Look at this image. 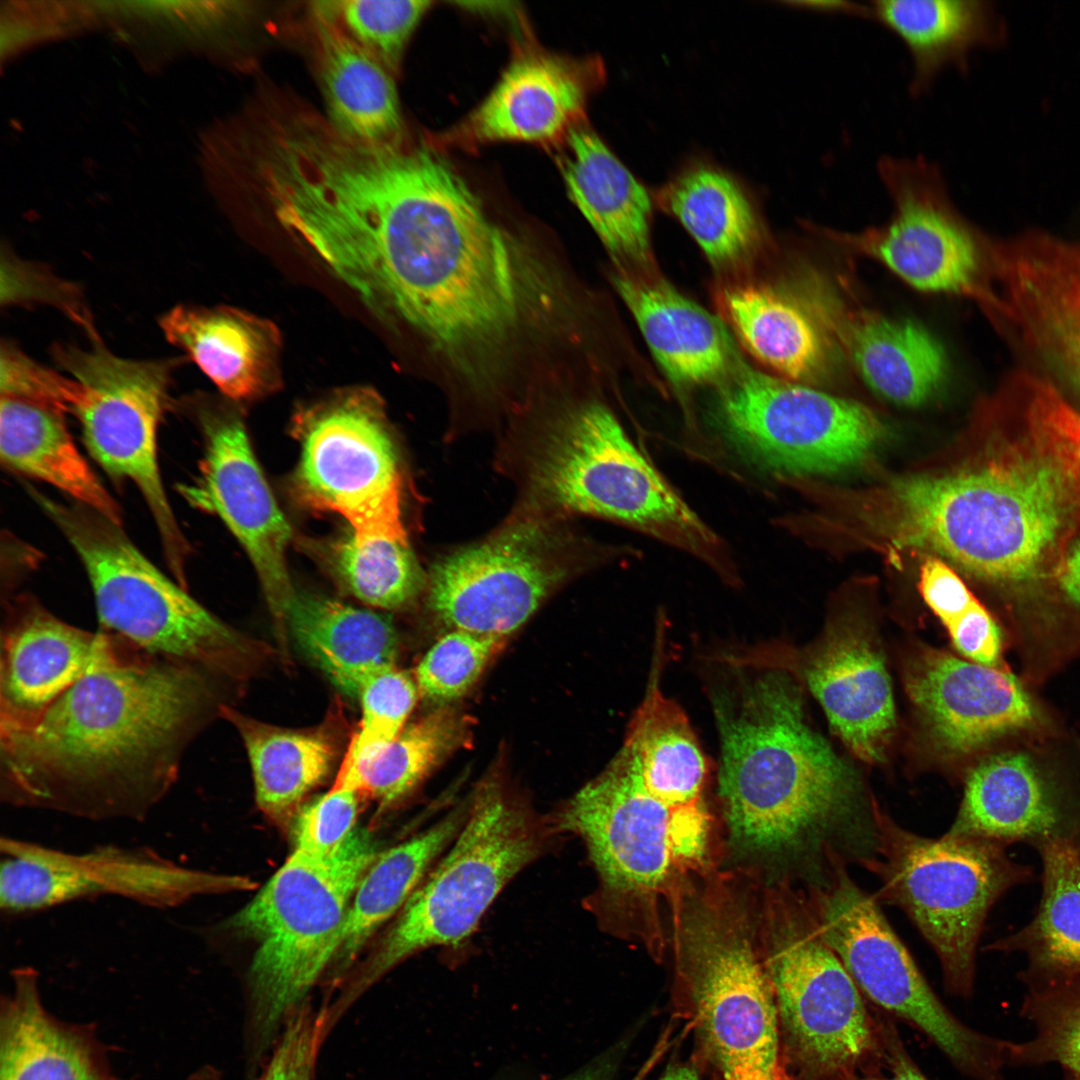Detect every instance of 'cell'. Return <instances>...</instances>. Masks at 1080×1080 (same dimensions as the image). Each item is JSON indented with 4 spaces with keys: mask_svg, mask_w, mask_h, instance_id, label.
<instances>
[{
    "mask_svg": "<svg viewBox=\"0 0 1080 1080\" xmlns=\"http://www.w3.org/2000/svg\"><path fill=\"white\" fill-rule=\"evenodd\" d=\"M418 695L416 681L396 666L368 679L358 697L360 725L351 736L338 772L352 770L379 756L406 726Z\"/></svg>",
    "mask_w": 1080,
    "mask_h": 1080,
    "instance_id": "46",
    "label": "cell"
},
{
    "mask_svg": "<svg viewBox=\"0 0 1080 1080\" xmlns=\"http://www.w3.org/2000/svg\"><path fill=\"white\" fill-rule=\"evenodd\" d=\"M56 362L85 385L87 398L75 412L84 443L111 477L129 480L156 525L167 565L187 588L189 544L169 502L157 452V432L178 359L137 361L115 356L101 340L90 349L55 344Z\"/></svg>",
    "mask_w": 1080,
    "mask_h": 1080,
    "instance_id": "17",
    "label": "cell"
},
{
    "mask_svg": "<svg viewBox=\"0 0 1080 1080\" xmlns=\"http://www.w3.org/2000/svg\"><path fill=\"white\" fill-rule=\"evenodd\" d=\"M0 392L1 397L41 405L63 414H75L87 398L84 384L42 366L8 341L1 344Z\"/></svg>",
    "mask_w": 1080,
    "mask_h": 1080,
    "instance_id": "49",
    "label": "cell"
},
{
    "mask_svg": "<svg viewBox=\"0 0 1080 1080\" xmlns=\"http://www.w3.org/2000/svg\"><path fill=\"white\" fill-rule=\"evenodd\" d=\"M715 659L728 666L791 673L806 683L833 731L856 757L868 763L884 760L895 732V705L883 654L864 623L839 621L803 651L759 643L719 652Z\"/></svg>",
    "mask_w": 1080,
    "mask_h": 1080,
    "instance_id": "20",
    "label": "cell"
},
{
    "mask_svg": "<svg viewBox=\"0 0 1080 1080\" xmlns=\"http://www.w3.org/2000/svg\"><path fill=\"white\" fill-rule=\"evenodd\" d=\"M122 644L61 620L31 595L14 598L1 629L0 730L33 722Z\"/></svg>",
    "mask_w": 1080,
    "mask_h": 1080,
    "instance_id": "26",
    "label": "cell"
},
{
    "mask_svg": "<svg viewBox=\"0 0 1080 1080\" xmlns=\"http://www.w3.org/2000/svg\"><path fill=\"white\" fill-rule=\"evenodd\" d=\"M204 453L196 484L183 489L195 506L215 512L247 552L285 648L289 604L295 595L285 552L291 528L279 510L253 454L241 418L210 398L191 399Z\"/></svg>",
    "mask_w": 1080,
    "mask_h": 1080,
    "instance_id": "21",
    "label": "cell"
},
{
    "mask_svg": "<svg viewBox=\"0 0 1080 1080\" xmlns=\"http://www.w3.org/2000/svg\"><path fill=\"white\" fill-rule=\"evenodd\" d=\"M1066 1080H1080V1075L1069 1073L1068 1078Z\"/></svg>",
    "mask_w": 1080,
    "mask_h": 1080,
    "instance_id": "58",
    "label": "cell"
},
{
    "mask_svg": "<svg viewBox=\"0 0 1080 1080\" xmlns=\"http://www.w3.org/2000/svg\"><path fill=\"white\" fill-rule=\"evenodd\" d=\"M502 639L450 630L426 652L416 669L419 694L448 706L474 685Z\"/></svg>",
    "mask_w": 1080,
    "mask_h": 1080,
    "instance_id": "48",
    "label": "cell"
},
{
    "mask_svg": "<svg viewBox=\"0 0 1080 1080\" xmlns=\"http://www.w3.org/2000/svg\"><path fill=\"white\" fill-rule=\"evenodd\" d=\"M549 818L560 835L583 841L599 882L585 905L610 929L632 907L654 912L680 874L705 863L707 809L678 810L655 797L624 744Z\"/></svg>",
    "mask_w": 1080,
    "mask_h": 1080,
    "instance_id": "10",
    "label": "cell"
},
{
    "mask_svg": "<svg viewBox=\"0 0 1080 1080\" xmlns=\"http://www.w3.org/2000/svg\"><path fill=\"white\" fill-rule=\"evenodd\" d=\"M499 465L519 490L513 514H590L689 548L714 542L711 531L599 402L564 403L525 415L502 440Z\"/></svg>",
    "mask_w": 1080,
    "mask_h": 1080,
    "instance_id": "5",
    "label": "cell"
},
{
    "mask_svg": "<svg viewBox=\"0 0 1080 1080\" xmlns=\"http://www.w3.org/2000/svg\"><path fill=\"white\" fill-rule=\"evenodd\" d=\"M716 424L737 452L771 472L826 475L862 463L886 435L865 405L747 367L729 375Z\"/></svg>",
    "mask_w": 1080,
    "mask_h": 1080,
    "instance_id": "16",
    "label": "cell"
},
{
    "mask_svg": "<svg viewBox=\"0 0 1080 1080\" xmlns=\"http://www.w3.org/2000/svg\"><path fill=\"white\" fill-rule=\"evenodd\" d=\"M219 715L243 740L258 807L279 823L291 821L304 797L330 774L347 730L336 705L321 723L301 729L255 720L225 703Z\"/></svg>",
    "mask_w": 1080,
    "mask_h": 1080,
    "instance_id": "32",
    "label": "cell"
},
{
    "mask_svg": "<svg viewBox=\"0 0 1080 1080\" xmlns=\"http://www.w3.org/2000/svg\"><path fill=\"white\" fill-rule=\"evenodd\" d=\"M216 678L123 643L33 722L0 730L1 801L91 821H144L219 710Z\"/></svg>",
    "mask_w": 1080,
    "mask_h": 1080,
    "instance_id": "2",
    "label": "cell"
},
{
    "mask_svg": "<svg viewBox=\"0 0 1080 1080\" xmlns=\"http://www.w3.org/2000/svg\"><path fill=\"white\" fill-rule=\"evenodd\" d=\"M780 1080H796V1079H794V1078H793L792 1076H790L789 1074H787V1073H786V1072L784 1071V1073L782 1074V1076H781Z\"/></svg>",
    "mask_w": 1080,
    "mask_h": 1080,
    "instance_id": "57",
    "label": "cell"
},
{
    "mask_svg": "<svg viewBox=\"0 0 1080 1080\" xmlns=\"http://www.w3.org/2000/svg\"><path fill=\"white\" fill-rule=\"evenodd\" d=\"M866 18L892 32L911 60L909 91L920 96L944 70L961 68L969 53L993 38L984 2L967 0H876Z\"/></svg>",
    "mask_w": 1080,
    "mask_h": 1080,
    "instance_id": "40",
    "label": "cell"
},
{
    "mask_svg": "<svg viewBox=\"0 0 1080 1080\" xmlns=\"http://www.w3.org/2000/svg\"><path fill=\"white\" fill-rule=\"evenodd\" d=\"M64 415L41 405L1 397L2 465L57 488L74 502L121 525L119 503L80 453Z\"/></svg>",
    "mask_w": 1080,
    "mask_h": 1080,
    "instance_id": "36",
    "label": "cell"
},
{
    "mask_svg": "<svg viewBox=\"0 0 1080 1080\" xmlns=\"http://www.w3.org/2000/svg\"><path fill=\"white\" fill-rule=\"evenodd\" d=\"M903 681L929 740L950 757L971 754L1010 733L1030 728L1036 707L1004 668L968 661L920 645L907 657Z\"/></svg>",
    "mask_w": 1080,
    "mask_h": 1080,
    "instance_id": "23",
    "label": "cell"
},
{
    "mask_svg": "<svg viewBox=\"0 0 1080 1080\" xmlns=\"http://www.w3.org/2000/svg\"><path fill=\"white\" fill-rule=\"evenodd\" d=\"M160 325L231 400H255L279 389L281 337L271 321L228 306L180 305Z\"/></svg>",
    "mask_w": 1080,
    "mask_h": 1080,
    "instance_id": "29",
    "label": "cell"
},
{
    "mask_svg": "<svg viewBox=\"0 0 1080 1080\" xmlns=\"http://www.w3.org/2000/svg\"><path fill=\"white\" fill-rule=\"evenodd\" d=\"M877 170L893 203L889 221L856 233L823 229L824 235L877 260L918 290L987 303L977 246L938 166L922 156H885Z\"/></svg>",
    "mask_w": 1080,
    "mask_h": 1080,
    "instance_id": "19",
    "label": "cell"
},
{
    "mask_svg": "<svg viewBox=\"0 0 1080 1080\" xmlns=\"http://www.w3.org/2000/svg\"><path fill=\"white\" fill-rule=\"evenodd\" d=\"M919 590L962 656L989 663L1000 655L1002 634L998 624L941 558L926 557L920 568Z\"/></svg>",
    "mask_w": 1080,
    "mask_h": 1080,
    "instance_id": "45",
    "label": "cell"
},
{
    "mask_svg": "<svg viewBox=\"0 0 1080 1080\" xmlns=\"http://www.w3.org/2000/svg\"><path fill=\"white\" fill-rule=\"evenodd\" d=\"M338 26L392 74L406 45L432 5L426 0L320 1Z\"/></svg>",
    "mask_w": 1080,
    "mask_h": 1080,
    "instance_id": "47",
    "label": "cell"
},
{
    "mask_svg": "<svg viewBox=\"0 0 1080 1080\" xmlns=\"http://www.w3.org/2000/svg\"><path fill=\"white\" fill-rule=\"evenodd\" d=\"M468 736L465 716L450 706L437 709L405 726L375 759L338 772L333 786L372 798L385 811L400 803Z\"/></svg>",
    "mask_w": 1080,
    "mask_h": 1080,
    "instance_id": "42",
    "label": "cell"
},
{
    "mask_svg": "<svg viewBox=\"0 0 1080 1080\" xmlns=\"http://www.w3.org/2000/svg\"><path fill=\"white\" fill-rule=\"evenodd\" d=\"M991 307L1025 346L1080 394V242L1032 233L991 253Z\"/></svg>",
    "mask_w": 1080,
    "mask_h": 1080,
    "instance_id": "22",
    "label": "cell"
},
{
    "mask_svg": "<svg viewBox=\"0 0 1080 1080\" xmlns=\"http://www.w3.org/2000/svg\"><path fill=\"white\" fill-rule=\"evenodd\" d=\"M947 834L1037 851L1064 845L1080 851V803L1070 799L1029 755H991L968 773L957 816Z\"/></svg>",
    "mask_w": 1080,
    "mask_h": 1080,
    "instance_id": "27",
    "label": "cell"
},
{
    "mask_svg": "<svg viewBox=\"0 0 1080 1080\" xmlns=\"http://www.w3.org/2000/svg\"><path fill=\"white\" fill-rule=\"evenodd\" d=\"M539 264L430 150L372 214L343 282L385 324L414 335L456 378L490 397L553 296Z\"/></svg>",
    "mask_w": 1080,
    "mask_h": 1080,
    "instance_id": "1",
    "label": "cell"
},
{
    "mask_svg": "<svg viewBox=\"0 0 1080 1080\" xmlns=\"http://www.w3.org/2000/svg\"><path fill=\"white\" fill-rule=\"evenodd\" d=\"M675 1009L708 1080H780L776 997L743 911L717 892L673 902Z\"/></svg>",
    "mask_w": 1080,
    "mask_h": 1080,
    "instance_id": "6",
    "label": "cell"
},
{
    "mask_svg": "<svg viewBox=\"0 0 1080 1080\" xmlns=\"http://www.w3.org/2000/svg\"><path fill=\"white\" fill-rule=\"evenodd\" d=\"M658 1080H708L697 1063L690 1057L687 1060L675 1058L670 1061Z\"/></svg>",
    "mask_w": 1080,
    "mask_h": 1080,
    "instance_id": "55",
    "label": "cell"
},
{
    "mask_svg": "<svg viewBox=\"0 0 1080 1080\" xmlns=\"http://www.w3.org/2000/svg\"><path fill=\"white\" fill-rule=\"evenodd\" d=\"M10 976L0 1001V1080H120L94 1024L66 1022L45 1007L35 968Z\"/></svg>",
    "mask_w": 1080,
    "mask_h": 1080,
    "instance_id": "28",
    "label": "cell"
},
{
    "mask_svg": "<svg viewBox=\"0 0 1080 1080\" xmlns=\"http://www.w3.org/2000/svg\"><path fill=\"white\" fill-rule=\"evenodd\" d=\"M28 493L78 555L90 581L99 630L146 654L240 677L250 642L161 572L118 525L74 502Z\"/></svg>",
    "mask_w": 1080,
    "mask_h": 1080,
    "instance_id": "9",
    "label": "cell"
},
{
    "mask_svg": "<svg viewBox=\"0 0 1080 1080\" xmlns=\"http://www.w3.org/2000/svg\"><path fill=\"white\" fill-rule=\"evenodd\" d=\"M883 1032L886 1049L884 1064H887L889 1074H857L844 1080H928L906 1052L894 1027L883 1023Z\"/></svg>",
    "mask_w": 1080,
    "mask_h": 1080,
    "instance_id": "52",
    "label": "cell"
},
{
    "mask_svg": "<svg viewBox=\"0 0 1080 1080\" xmlns=\"http://www.w3.org/2000/svg\"><path fill=\"white\" fill-rule=\"evenodd\" d=\"M1057 581L1064 595L1080 607V536L1061 560Z\"/></svg>",
    "mask_w": 1080,
    "mask_h": 1080,
    "instance_id": "54",
    "label": "cell"
},
{
    "mask_svg": "<svg viewBox=\"0 0 1080 1080\" xmlns=\"http://www.w3.org/2000/svg\"><path fill=\"white\" fill-rule=\"evenodd\" d=\"M185 1080H221L219 1072L211 1066H204L190 1074Z\"/></svg>",
    "mask_w": 1080,
    "mask_h": 1080,
    "instance_id": "56",
    "label": "cell"
},
{
    "mask_svg": "<svg viewBox=\"0 0 1080 1080\" xmlns=\"http://www.w3.org/2000/svg\"><path fill=\"white\" fill-rule=\"evenodd\" d=\"M292 433L301 446L290 478L298 504L341 515L358 539L408 541L403 465L374 390L345 388L300 408Z\"/></svg>",
    "mask_w": 1080,
    "mask_h": 1080,
    "instance_id": "15",
    "label": "cell"
},
{
    "mask_svg": "<svg viewBox=\"0 0 1080 1080\" xmlns=\"http://www.w3.org/2000/svg\"><path fill=\"white\" fill-rule=\"evenodd\" d=\"M731 667L711 692L720 738L719 794L730 832L760 851L808 845L828 859L854 827L858 782L809 725L798 679L776 668Z\"/></svg>",
    "mask_w": 1080,
    "mask_h": 1080,
    "instance_id": "4",
    "label": "cell"
},
{
    "mask_svg": "<svg viewBox=\"0 0 1080 1080\" xmlns=\"http://www.w3.org/2000/svg\"><path fill=\"white\" fill-rule=\"evenodd\" d=\"M614 283L671 381L695 385L731 373L733 347L719 319L663 280L621 272Z\"/></svg>",
    "mask_w": 1080,
    "mask_h": 1080,
    "instance_id": "31",
    "label": "cell"
},
{
    "mask_svg": "<svg viewBox=\"0 0 1080 1080\" xmlns=\"http://www.w3.org/2000/svg\"><path fill=\"white\" fill-rule=\"evenodd\" d=\"M469 811V798L411 838L380 853L362 877L333 960L345 970L375 930L400 911L452 844Z\"/></svg>",
    "mask_w": 1080,
    "mask_h": 1080,
    "instance_id": "39",
    "label": "cell"
},
{
    "mask_svg": "<svg viewBox=\"0 0 1080 1080\" xmlns=\"http://www.w3.org/2000/svg\"><path fill=\"white\" fill-rule=\"evenodd\" d=\"M627 1039L609 1047L589 1063L560 1080H614L627 1050Z\"/></svg>",
    "mask_w": 1080,
    "mask_h": 1080,
    "instance_id": "53",
    "label": "cell"
},
{
    "mask_svg": "<svg viewBox=\"0 0 1080 1080\" xmlns=\"http://www.w3.org/2000/svg\"><path fill=\"white\" fill-rule=\"evenodd\" d=\"M873 821L875 854L861 861L933 947L946 989L969 996L987 914L1005 892L1033 879V869L1013 861L1006 847L994 842L947 833L926 838L878 809Z\"/></svg>",
    "mask_w": 1080,
    "mask_h": 1080,
    "instance_id": "12",
    "label": "cell"
},
{
    "mask_svg": "<svg viewBox=\"0 0 1080 1080\" xmlns=\"http://www.w3.org/2000/svg\"><path fill=\"white\" fill-rule=\"evenodd\" d=\"M604 79L599 57L574 59L519 47L485 100L436 142L472 148L498 141H563L584 122L588 99Z\"/></svg>",
    "mask_w": 1080,
    "mask_h": 1080,
    "instance_id": "24",
    "label": "cell"
},
{
    "mask_svg": "<svg viewBox=\"0 0 1080 1080\" xmlns=\"http://www.w3.org/2000/svg\"><path fill=\"white\" fill-rule=\"evenodd\" d=\"M1025 983L1022 1014L1035 1035L1023 1043L1009 1042L1008 1063H1057L1080 1075V974Z\"/></svg>",
    "mask_w": 1080,
    "mask_h": 1080,
    "instance_id": "44",
    "label": "cell"
},
{
    "mask_svg": "<svg viewBox=\"0 0 1080 1080\" xmlns=\"http://www.w3.org/2000/svg\"><path fill=\"white\" fill-rule=\"evenodd\" d=\"M286 623L302 652L349 697L358 698L368 679L395 666L399 637L382 614L295 593Z\"/></svg>",
    "mask_w": 1080,
    "mask_h": 1080,
    "instance_id": "34",
    "label": "cell"
},
{
    "mask_svg": "<svg viewBox=\"0 0 1080 1080\" xmlns=\"http://www.w3.org/2000/svg\"><path fill=\"white\" fill-rule=\"evenodd\" d=\"M377 855L370 834L356 828L328 855L294 849L255 897L223 924L257 942L249 987L261 1049L333 962L355 891Z\"/></svg>",
    "mask_w": 1080,
    "mask_h": 1080,
    "instance_id": "8",
    "label": "cell"
},
{
    "mask_svg": "<svg viewBox=\"0 0 1080 1080\" xmlns=\"http://www.w3.org/2000/svg\"><path fill=\"white\" fill-rule=\"evenodd\" d=\"M823 884L804 894L816 927L859 990L923 1032L974 1080H1006L1008 1041L977 1032L935 995L875 900L850 877L840 855Z\"/></svg>",
    "mask_w": 1080,
    "mask_h": 1080,
    "instance_id": "13",
    "label": "cell"
},
{
    "mask_svg": "<svg viewBox=\"0 0 1080 1080\" xmlns=\"http://www.w3.org/2000/svg\"><path fill=\"white\" fill-rule=\"evenodd\" d=\"M560 834L502 776L475 786L452 844L410 896L346 998L351 1001L412 955L464 951L508 883L552 851Z\"/></svg>",
    "mask_w": 1080,
    "mask_h": 1080,
    "instance_id": "7",
    "label": "cell"
},
{
    "mask_svg": "<svg viewBox=\"0 0 1080 1080\" xmlns=\"http://www.w3.org/2000/svg\"><path fill=\"white\" fill-rule=\"evenodd\" d=\"M318 73L330 123L359 142L402 141L403 120L392 73L311 3Z\"/></svg>",
    "mask_w": 1080,
    "mask_h": 1080,
    "instance_id": "33",
    "label": "cell"
},
{
    "mask_svg": "<svg viewBox=\"0 0 1080 1080\" xmlns=\"http://www.w3.org/2000/svg\"><path fill=\"white\" fill-rule=\"evenodd\" d=\"M0 853V912L6 918L100 896L169 909L251 886L242 876L186 867L147 847L103 844L70 852L2 836Z\"/></svg>",
    "mask_w": 1080,
    "mask_h": 1080,
    "instance_id": "18",
    "label": "cell"
},
{
    "mask_svg": "<svg viewBox=\"0 0 1080 1080\" xmlns=\"http://www.w3.org/2000/svg\"><path fill=\"white\" fill-rule=\"evenodd\" d=\"M800 280L794 289L826 340L838 345L874 392L899 405L917 406L941 387L946 354L928 330L855 305L816 274Z\"/></svg>",
    "mask_w": 1080,
    "mask_h": 1080,
    "instance_id": "25",
    "label": "cell"
},
{
    "mask_svg": "<svg viewBox=\"0 0 1080 1080\" xmlns=\"http://www.w3.org/2000/svg\"><path fill=\"white\" fill-rule=\"evenodd\" d=\"M1042 859V894L1032 920L991 945L1019 952L1028 962L1023 982L1080 974V851L1051 845Z\"/></svg>",
    "mask_w": 1080,
    "mask_h": 1080,
    "instance_id": "41",
    "label": "cell"
},
{
    "mask_svg": "<svg viewBox=\"0 0 1080 1080\" xmlns=\"http://www.w3.org/2000/svg\"><path fill=\"white\" fill-rule=\"evenodd\" d=\"M560 170L568 195L616 257L651 261L652 200L647 188L585 122L563 139Z\"/></svg>",
    "mask_w": 1080,
    "mask_h": 1080,
    "instance_id": "30",
    "label": "cell"
},
{
    "mask_svg": "<svg viewBox=\"0 0 1080 1080\" xmlns=\"http://www.w3.org/2000/svg\"><path fill=\"white\" fill-rule=\"evenodd\" d=\"M359 798L355 790L332 786L299 808L291 820L295 849L316 855L334 852L355 829Z\"/></svg>",
    "mask_w": 1080,
    "mask_h": 1080,
    "instance_id": "50",
    "label": "cell"
},
{
    "mask_svg": "<svg viewBox=\"0 0 1080 1080\" xmlns=\"http://www.w3.org/2000/svg\"><path fill=\"white\" fill-rule=\"evenodd\" d=\"M645 697L634 714L624 745L631 752L645 788L678 810L706 809L703 793L708 760L680 708L659 685L656 655Z\"/></svg>",
    "mask_w": 1080,
    "mask_h": 1080,
    "instance_id": "38",
    "label": "cell"
},
{
    "mask_svg": "<svg viewBox=\"0 0 1080 1080\" xmlns=\"http://www.w3.org/2000/svg\"><path fill=\"white\" fill-rule=\"evenodd\" d=\"M306 546L341 589L368 605L406 608L426 588L427 575L408 541L362 540L351 533Z\"/></svg>",
    "mask_w": 1080,
    "mask_h": 1080,
    "instance_id": "43",
    "label": "cell"
},
{
    "mask_svg": "<svg viewBox=\"0 0 1080 1080\" xmlns=\"http://www.w3.org/2000/svg\"><path fill=\"white\" fill-rule=\"evenodd\" d=\"M762 928L784 1071L796 1080H844L884 1064L883 1023L821 937L804 895L784 885L774 890Z\"/></svg>",
    "mask_w": 1080,
    "mask_h": 1080,
    "instance_id": "11",
    "label": "cell"
},
{
    "mask_svg": "<svg viewBox=\"0 0 1080 1080\" xmlns=\"http://www.w3.org/2000/svg\"><path fill=\"white\" fill-rule=\"evenodd\" d=\"M654 198L716 265L744 258L760 240L762 224L749 192L738 178L710 162L687 163Z\"/></svg>",
    "mask_w": 1080,
    "mask_h": 1080,
    "instance_id": "37",
    "label": "cell"
},
{
    "mask_svg": "<svg viewBox=\"0 0 1080 1080\" xmlns=\"http://www.w3.org/2000/svg\"><path fill=\"white\" fill-rule=\"evenodd\" d=\"M566 519L512 514L484 539L440 558L427 575L431 614L450 630L500 639L515 632L598 559Z\"/></svg>",
    "mask_w": 1080,
    "mask_h": 1080,
    "instance_id": "14",
    "label": "cell"
},
{
    "mask_svg": "<svg viewBox=\"0 0 1080 1080\" xmlns=\"http://www.w3.org/2000/svg\"><path fill=\"white\" fill-rule=\"evenodd\" d=\"M1008 389L1023 432L977 464L946 473L933 516L950 562L984 581L1040 575L1080 517V412L1045 379L1015 375Z\"/></svg>",
    "mask_w": 1080,
    "mask_h": 1080,
    "instance_id": "3",
    "label": "cell"
},
{
    "mask_svg": "<svg viewBox=\"0 0 1080 1080\" xmlns=\"http://www.w3.org/2000/svg\"><path fill=\"white\" fill-rule=\"evenodd\" d=\"M328 1031L326 1011L304 1004L285 1022L280 1041L258 1080H314L320 1044Z\"/></svg>",
    "mask_w": 1080,
    "mask_h": 1080,
    "instance_id": "51",
    "label": "cell"
},
{
    "mask_svg": "<svg viewBox=\"0 0 1080 1080\" xmlns=\"http://www.w3.org/2000/svg\"><path fill=\"white\" fill-rule=\"evenodd\" d=\"M723 317L746 351L782 378L815 380L826 363V338L794 288L762 283L724 287Z\"/></svg>",
    "mask_w": 1080,
    "mask_h": 1080,
    "instance_id": "35",
    "label": "cell"
}]
</instances>
